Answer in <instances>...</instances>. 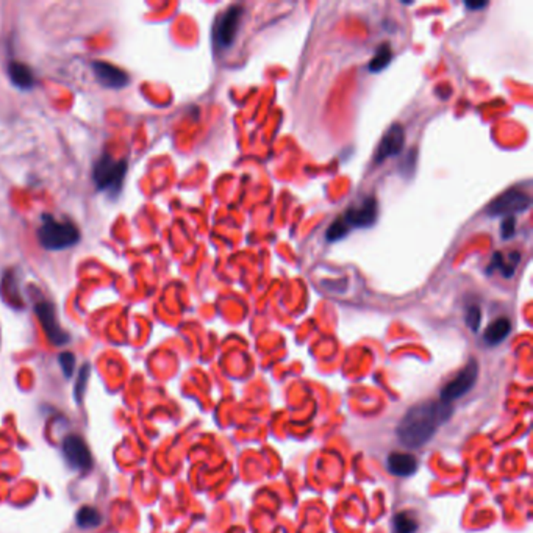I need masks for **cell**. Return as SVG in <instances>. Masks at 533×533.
Returning <instances> with one entry per match:
<instances>
[{
    "label": "cell",
    "mask_w": 533,
    "mask_h": 533,
    "mask_svg": "<svg viewBox=\"0 0 533 533\" xmlns=\"http://www.w3.org/2000/svg\"><path fill=\"white\" fill-rule=\"evenodd\" d=\"M485 2H477V3H474V2H466V7L467 8H471V10H479V8H483L485 7Z\"/></svg>",
    "instance_id": "24"
},
{
    "label": "cell",
    "mask_w": 533,
    "mask_h": 533,
    "mask_svg": "<svg viewBox=\"0 0 533 533\" xmlns=\"http://www.w3.org/2000/svg\"><path fill=\"white\" fill-rule=\"evenodd\" d=\"M88 379H90V366L83 365L79 372V382H77V385H75V397H77L79 401L81 399V396H83Z\"/></svg>",
    "instance_id": "20"
},
{
    "label": "cell",
    "mask_w": 533,
    "mask_h": 533,
    "mask_svg": "<svg viewBox=\"0 0 533 533\" xmlns=\"http://www.w3.org/2000/svg\"><path fill=\"white\" fill-rule=\"evenodd\" d=\"M386 466H388V471L391 474H394V476L407 477V476H412V474H414L416 470H418V461H416L414 456L410 454L392 452L388 456Z\"/></svg>",
    "instance_id": "13"
},
{
    "label": "cell",
    "mask_w": 533,
    "mask_h": 533,
    "mask_svg": "<svg viewBox=\"0 0 533 533\" xmlns=\"http://www.w3.org/2000/svg\"><path fill=\"white\" fill-rule=\"evenodd\" d=\"M514 224H516V219H514L513 216H508V218L503 219V222H502V228H501V230H502V238H503V239H508V238H512V237H513V233H514Z\"/></svg>",
    "instance_id": "23"
},
{
    "label": "cell",
    "mask_w": 533,
    "mask_h": 533,
    "mask_svg": "<svg viewBox=\"0 0 533 533\" xmlns=\"http://www.w3.org/2000/svg\"><path fill=\"white\" fill-rule=\"evenodd\" d=\"M403 144H405V132H403L402 125L392 124L388 130H386L382 141L379 144L376 157H374L376 165H380V163L388 160L390 157H394L399 154L403 148Z\"/></svg>",
    "instance_id": "10"
},
{
    "label": "cell",
    "mask_w": 533,
    "mask_h": 533,
    "mask_svg": "<svg viewBox=\"0 0 533 533\" xmlns=\"http://www.w3.org/2000/svg\"><path fill=\"white\" fill-rule=\"evenodd\" d=\"M532 205V199L525 191L519 188H512L503 192L493 202L488 205L486 213L491 218L494 216H512L514 213H523L525 210H529Z\"/></svg>",
    "instance_id": "5"
},
{
    "label": "cell",
    "mask_w": 533,
    "mask_h": 533,
    "mask_svg": "<svg viewBox=\"0 0 533 533\" xmlns=\"http://www.w3.org/2000/svg\"><path fill=\"white\" fill-rule=\"evenodd\" d=\"M38 239L48 250H64L80 241L79 227L69 221H58L55 216L44 214L38 228Z\"/></svg>",
    "instance_id": "2"
},
{
    "label": "cell",
    "mask_w": 533,
    "mask_h": 533,
    "mask_svg": "<svg viewBox=\"0 0 533 533\" xmlns=\"http://www.w3.org/2000/svg\"><path fill=\"white\" fill-rule=\"evenodd\" d=\"M34 313H37V318L39 319L41 325H43V330L46 332V335H48L52 344L63 345L69 343L68 332L63 330L60 322H58L54 303L44 301V299L37 301V303H34Z\"/></svg>",
    "instance_id": "6"
},
{
    "label": "cell",
    "mask_w": 533,
    "mask_h": 533,
    "mask_svg": "<svg viewBox=\"0 0 533 533\" xmlns=\"http://www.w3.org/2000/svg\"><path fill=\"white\" fill-rule=\"evenodd\" d=\"M519 263V254L518 252H512V254L508 255V259L505 260V257H503L501 252H496V254L493 255V260H491V265L488 268V272L493 271V269H496V271L502 272L503 277H512L514 269H516Z\"/></svg>",
    "instance_id": "16"
},
{
    "label": "cell",
    "mask_w": 533,
    "mask_h": 533,
    "mask_svg": "<svg viewBox=\"0 0 533 533\" xmlns=\"http://www.w3.org/2000/svg\"><path fill=\"white\" fill-rule=\"evenodd\" d=\"M63 454L66 456L69 465L75 470L88 471L92 465L91 452L86 443L77 435H69L63 441Z\"/></svg>",
    "instance_id": "9"
},
{
    "label": "cell",
    "mask_w": 533,
    "mask_h": 533,
    "mask_svg": "<svg viewBox=\"0 0 533 533\" xmlns=\"http://www.w3.org/2000/svg\"><path fill=\"white\" fill-rule=\"evenodd\" d=\"M392 60V52H391V46L388 43H383L380 48L377 49L376 55L369 63V71L372 72H380L388 66L390 61Z\"/></svg>",
    "instance_id": "18"
},
{
    "label": "cell",
    "mask_w": 533,
    "mask_h": 533,
    "mask_svg": "<svg viewBox=\"0 0 533 533\" xmlns=\"http://www.w3.org/2000/svg\"><path fill=\"white\" fill-rule=\"evenodd\" d=\"M243 16L244 8L241 5H232L218 17L213 30V39L219 50L232 48V44L235 43Z\"/></svg>",
    "instance_id": "4"
},
{
    "label": "cell",
    "mask_w": 533,
    "mask_h": 533,
    "mask_svg": "<svg viewBox=\"0 0 533 533\" xmlns=\"http://www.w3.org/2000/svg\"><path fill=\"white\" fill-rule=\"evenodd\" d=\"M418 530V523L408 513H399L392 519V533H414Z\"/></svg>",
    "instance_id": "19"
},
{
    "label": "cell",
    "mask_w": 533,
    "mask_h": 533,
    "mask_svg": "<svg viewBox=\"0 0 533 533\" xmlns=\"http://www.w3.org/2000/svg\"><path fill=\"white\" fill-rule=\"evenodd\" d=\"M127 175V161L116 160L113 155L103 154L97 158L92 168V181L99 191L108 192L110 196H118L124 186Z\"/></svg>",
    "instance_id": "3"
},
{
    "label": "cell",
    "mask_w": 533,
    "mask_h": 533,
    "mask_svg": "<svg viewBox=\"0 0 533 533\" xmlns=\"http://www.w3.org/2000/svg\"><path fill=\"white\" fill-rule=\"evenodd\" d=\"M450 405L441 401L423 402L408 410L397 425L399 441L408 447H421L429 441L439 424L449 418Z\"/></svg>",
    "instance_id": "1"
},
{
    "label": "cell",
    "mask_w": 533,
    "mask_h": 533,
    "mask_svg": "<svg viewBox=\"0 0 533 533\" xmlns=\"http://www.w3.org/2000/svg\"><path fill=\"white\" fill-rule=\"evenodd\" d=\"M0 296L5 299V302H8L14 308H21L24 305L19 292V277H17L14 269L3 274L2 282H0Z\"/></svg>",
    "instance_id": "12"
},
{
    "label": "cell",
    "mask_w": 533,
    "mask_h": 533,
    "mask_svg": "<svg viewBox=\"0 0 533 533\" xmlns=\"http://www.w3.org/2000/svg\"><path fill=\"white\" fill-rule=\"evenodd\" d=\"M91 68L99 83L103 85L105 88L121 90V88H124L130 83L128 74L108 61H92Z\"/></svg>",
    "instance_id": "11"
},
{
    "label": "cell",
    "mask_w": 533,
    "mask_h": 533,
    "mask_svg": "<svg viewBox=\"0 0 533 533\" xmlns=\"http://www.w3.org/2000/svg\"><path fill=\"white\" fill-rule=\"evenodd\" d=\"M8 75L10 80L13 81V85L21 88V90H32L34 83H37L30 66H27V64L21 61H10Z\"/></svg>",
    "instance_id": "14"
},
{
    "label": "cell",
    "mask_w": 533,
    "mask_h": 533,
    "mask_svg": "<svg viewBox=\"0 0 533 533\" xmlns=\"http://www.w3.org/2000/svg\"><path fill=\"white\" fill-rule=\"evenodd\" d=\"M377 214V201L374 197H366L365 201H361L360 203L352 205V207L344 213L343 218H339V221L343 222L348 230H350V228H365L371 227L374 222H376Z\"/></svg>",
    "instance_id": "8"
},
{
    "label": "cell",
    "mask_w": 533,
    "mask_h": 533,
    "mask_svg": "<svg viewBox=\"0 0 533 533\" xmlns=\"http://www.w3.org/2000/svg\"><path fill=\"white\" fill-rule=\"evenodd\" d=\"M510 330H512V322H510V319L508 318H497L496 321L491 322L488 327H486L483 338L488 344L496 345V344L502 343L503 339L508 336Z\"/></svg>",
    "instance_id": "15"
},
{
    "label": "cell",
    "mask_w": 533,
    "mask_h": 533,
    "mask_svg": "<svg viewBox=\"0 0 533 533\" xmlns=\"http://www.w3.org/2000/svg\"><path fill=\"white\" fill-rule=\"evenodd\" d=\"M477 376H479L477 361L471 360L465 366V369H461V371L441 390V402L447 403L449 405L450 402H454L465 396L466 392L472 388L474 383H476Z\"/></svg>",
    "instance_id": "7"
},
{
    "label": "cell",
    "mask_w": 533,
    "mask_h": 533,
    "mask_svg": "<svg viewBox=\"0 0 533 533\" xmlns=\"http://www.w3.org/2000/svg\"><path fill=\"white\" fill-rule=\"evenodd\" d=\"M102 516L96 508L92 507H81L77 513V524L80 529H96L101 525Z\"/></svg>",
    "instance_id": "17"
},
{
    "label": "cell",
    "mask_w": 533,
    "mask_h": 533,
    "mask_svg": "<svg viewBox=\"0 0 533 533\" xmlns=\"http://www.w3.org/2000/svg\"><path fill=\"white\" fill-rule=\"evenodd\" d=\"M480 321H482V313L477 305H471L466 310V324L471 327L472 330H479Z\"/></svg>",
    "instance_id": "21"
},
{
    "label": "cell",
    "mask_w": 533,
    "mask_h": 533,
    "mask_svg": "<svg viewBox=\"0 0 533 533\" xmlns=\"http://www.w3.org/2000/svg\"><path fill=\"white\" fill-rule=\"evenodd\" d=\"M60 365L64 372V376L71 377L75 369V356L71 352H63L60 355Z\"/></svg>",
    "instance_id": "22"
}]
</instances>
